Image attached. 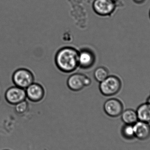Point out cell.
I'll return each mask as SVG.
<instances>
[{
  "label": "cell",
  "instance_id": "cell-1",
  "mask_svg": "<svg viewBox=\"0 0 150 150\" xmlns=\"http://www.w3.org/2000/svg\"><path fill=\"white\" fill-rule=\"evenodd\" d=\"M79 51L74 47H66L57 52L55 62L57 68L62 72L70 73L79 67Z\"/></svg>",
  "mask_w": 150,
  "mask_h": 150
},
{
  "label": "cell",
  "instance_id": "cell-2",
  "mask_svg": "<svg viewBox=\"0 0 150 150\" xmlns=\"http://www.w3.org/2000/svg\"><path fill=\"white\" fill-rule=\"evenodd\" d=\"M99 90L101 94L105 96H114L120 91L122 82L119 77L114 75L109 76L100 82Z\"/></svg>",
  "mask_w": 150,
  "mask_h": 150
},
{
  "label": "cell",
  "instance_id": "cell-3",
  "mask_svg": "<svg viewBox=\"0 0 150 150\" xmlns=\"http://www.w3.org/2000/svg\"><path fill=\"white\" fill-rule=\"evenodd\" d=\"M12 80L15 86L25 89L34 83V76L32 72L29 69L20 68L14 72Z\"/></svg>",
  "mask_w": 150,
  "mask_h": 150
},
{
  "label": "cell",
  "instance_id": "cell-4",
  "mask_svg": "<svg viewBox=\"0 0 150 150\" xmlns=\"http://www.w3.org/2000/svg\"><path fill=\"white\" fill-rule=\"evenodd\" d=\"M94 12L101 16H108L117 8V3L112 0H94L92 4Z\"/></svg>",
  "mask_w": 150,
  "mask_h": 150
},
{
  "label": "cell",
  "instance_id": "cell-5",
  "mask_svg": "<svg viewBox=\"0 0 150 150\" xmlns=\"http://www.w3.org/2000/svg\"><path fill=\"white\" fill-rule=\"evenodd\" d=\"M91 83L90 78L81 74H74L69 77L67 82L69 89L74 91H79L85 86H88Z\"/></svg>",
  "mask_w": 150,
  "mask_h": 150
},
{
  "label": "cell",
  "instance_id": "cell-6",
  "mask_svg": "<svg viewBox=\"0 0 150 150\" xmlns=\"http://www.w3.org/2000/svg\"><path fill=\"white\" fill-rule=\"evenodd\" d=\"M25 90L18 86H11L7 89L5 93V98L9 104L15 105L25 100Z\"/></svg>",
  "mask_w": 150,
  "mask_h": 150
},
{
  "label": "cell",
  "instance_id": "cell-7",
  "mask_svg": "<svg viewBox=\"0 0 150 150\" xmlns=\"http://www.w3.org/2000/svg\"><path fill=\"white\" fill-rule=\"evenodd\" d=\"M105 113L111 117H119L124 110L123 103L120 100L112 98L108 100L104 105Z\"/></svg>",
  "mask_w": 150,
  "mask_h": 150
},
{
  "label": "cell",
  "instance_id": "cell-8",
  "mask_svg": "<svg viewBox=\"0 0 150 150\" xmlns=\"http://www.w3.org/2000/svg\"><path fill=\"white\" fill-rule=\"evenodd\" d=\"M95 61V54L91 50L84 48L79 51V67L81 69H87L91 68L94 65Z\"/></svg>",
  "mask_w": 150,
  "mask_h": 150
},
{
  "label": "cell",
  "instance_id": "cell-9",
  "mask_svg": "<svg viewBox=\"0 0 150 150\" xmlns=\"http://www.w3.org/2000/svg\"><path fill=\"white\" fill-rule=\"evenodd\" d=\"M25 90L26 98L32 102H39L45 97V89L40 84L33 83Z\"/></svg>",
  "mask_w": 150,
  "mask_h": 150
},
{
  "label": "cell",
  "instance_id": "cell-10",
  "mask_svg": "<svg viewBox=\"0 0 150 150\" xmlns=\"http://www.w3.org/2000/svg\"><path fill=\"white\" fill-rule=\"evenodd\" d=\"M135 137L140 140H147L150 137L149 123L138 120L133 125Z\"/></svg>",
  "mask_w": 150,
  "mask_h": 150
},
{
  "label": "cell",
  "instance_id": "cell-11",
  "mask_svg": "<svg viewBox=\"0 0 150 150\" xmlns=\"http://www.w3.org/2000/svg\"><path fill=\"white\" fill-rule=\"evenodd\" d=\"M138 120L150 123V105L143 103L138 106L136 110Z\"/></svg>",
  "mask_w": 150,
  "mask_h": 150
},
{
  "label": "cell",
  "instance_id": "cell-12",
  "mask_svg": "<svg viewBox=\"0 0 150 150\" xmlns=\"http://www.w3.org/2000/svg\"><path fill=\"white\" fill-rule=\"evenodd\" d=\"M121 116L122 122L125 124L134 125L138 120L136 111L131 108L123 110Z\"/></svg>",
  "mask_w": 150,
  "mask_h": 150
},
{
  "label": "cell",
  "instance_id": "cell-13",
  "mask_svg": "<svg viewBox=\"0 0 150 150\" xmlns=\"http://www.w3.org/2000/svg\"><path fill=\"white\" fill-rule=\"evenodd\" d=\"M109 76L108 70L105 67H99L94 71V78L99 83L105 80Z\"/></svg>",
  "mask_w": 150,
  "mask_h": 150
},
{
  "label": "cell",
  "instance_id": "cell-14",
  "mask_svg": "<svg viewBox=\"0 0 150 150\" xmlns=\"http://www.w3.org/2000/svg\"><path fill=\"white\" fill-rule=\"evenodd\" d=\"M122 134L125 139L127 140L134 139L135 137L133 125L125 124L122 129Z\"/></svg>",
  "mask_w": 150,
  "mask_h": 150
},
{
  "label": "cell",
  "instance_id": "cell-15",
  "mask_svg": "<svg viewBox=\"0 0 150 150\" xmlns=\"http://www.w3.org/2000/svg\"><path fill=\"white\" fill-rule=\"evenodd\" d=\"M28 108L29 104L26 100H25L15 105V109L18 114H23L26 112Z\"/></svg>",
  "mask_w": 150,
  "mask_h": 150
},
{
  "label": "cell",
  "instance_id": "cell-16",
  "mask_svg": "<svg viewBox=\"0 0 150 150\" xmlns=\"http://www.w3.org/2000/svg\"><path fill=\"white\" fill-rule=\"evenodd\" d=\"M146 0H133V2L136 4L138 5H142L146 1Z\"/></svg>",
  "mask_w": 150,
  "mask_h": 150
},
{
  "label": "cell",
  "instance_id": "cell-17",
  "mask_svg": "<svg viewBox=\"0 0 150 150\" xmlns=\"http://www.w3.org/2000/svg\"><path fill=\"white\" fill-rule=\"evenodd\" d=\"M146 103H148V104L150 105V96L148 97L147 98V100H146Z\"/></svg>",
  "mask_w": 150,
  "mask_h": 150
},
{
  "label": "cell",
  "instance_id": "cell-18",
  "mask_svg": "<svg viewBox=\"0 0 150 150\" xmlns=\"http://www.w3.org/2000/svg\"><path fill=\"white\" fill-rule=\"evenodd\" d=\"M112 1H113L117 3V2L118 1H119V0H112Z\"/></svg>",
  "mask_w": 150,
  "mask_h": 150
},
{
  "label": "cell",
  "instance_id": "cell-19",
  "mask_svg": "<svg viewBox=\"0 0 150 150\" xmlns=\"http://www.w3.org/2000/svg\"><path fill=\"white\" fill-rule=\"evenodd\" d=\"M149 18L150 19V9L149 11Z\"/></svg>",
  "mask_w": 150,
  "mask_h": 150
},
{
  "label": "cell",
  "instance_id": "cell-20",
  "mask_svg": "<svg viewBox=\"0 0 150 150\" xmlns=\"http://www.w3.org/2000/svg\"></svg>",
  "mask_w": 150,
  "mask_h": 150
}]
</instances>
